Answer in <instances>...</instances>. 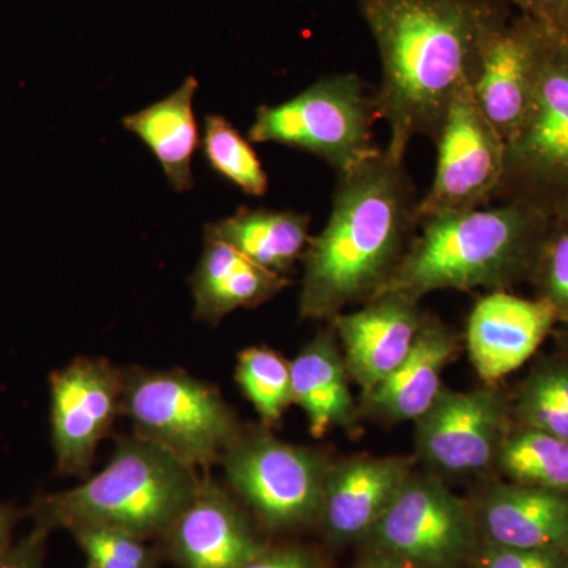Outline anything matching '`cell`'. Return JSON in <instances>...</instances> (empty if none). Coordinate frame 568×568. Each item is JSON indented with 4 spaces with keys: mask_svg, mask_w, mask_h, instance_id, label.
<instances>
[{
    "mask_svg": "<svg viewBox=\"0 0 568 568\" xmlns=\"http://www.w3.org/2000/svg\"><path fill=\"white\" fill-rule=\"evenodd\" d=\"M504 0H358L381 59L377 119L405 163L414 138L436 141L448 106L473 82L485 44L506 24Z\"/></svg>",
    "mask_w": 568,
    "mask_h": 568,
    "instance_id": "obj_1",
    "label": "cell"
},
{
    "mask_svg": "<svg viewBox=\"0 0 568 568\" xmlns=\"http://www.w3.org/2000/svg\"><path fill=\"white\" fill-rule=\"evenodd\" d=\"M417 204L405 163L386 151L339 173L331 216L302 257V320L332 321L368 302L406 252Z\"/></svg>",
    "mask_w": 568,
    "mask_h": 568,
    "instance_id": "obj_2",
    "label": "cell"
},
{
    "mask_svg": "<svg viewBox=\"0 0 568 568\" xmlns=\"http://www.w3.org/2000/svg\"><path fill=\"white\" fill-rule=\"evenodd\" d=\"M417 226L420 233L369 301L394 295L418 304L436 291H499L536 264L547 219L534 205L506 201L432 216Z\"/></svg>",
    "mask_w": 568,
    "mask_h": 568,
    "instance_id": "obj_3",
    "label": "cell"
},
{
    "mask_svg": "<svg viewBox=\"0 0 568 568\" xmlns=\"http://www.w3.org/2000/svg\"><path fill=\"white\" fill-rule=\"evenodd\" d=\"M196 467L136 433L118 440L108 465L63 491L40 495L26 510L33 526H102L159 541L201 484Z\"/></svg>",
    "mask_w": 568,
    "mask_h": 568,
    "instance_id": "obj_4",
    "label": "cell"
},
{
    "mask_svg": "<svg viewBox=\"0 0 568 568\" xmlns=\"http://www.w3.org/2000/svg\"><path fill=\"white\" fill-rule=\"evenodd\" d=\"M122 416L136 435L205 473L244 432L220 392L182 369L123 368Z\"/></svg>",
    "mask_w": 568,
    "mask_h": 568,
    "instance_id": "obj_5",
    "label": "cell"
},
{
    "mask_svg": "<svg viewBox=\"0 0 568 568\" xmlns=\"http://www.w3.org/2000/svg\"><path fill=\"white\" fill-rule=\"evenodd\" d=\"M375 93L355 73L328 74L278 104L257 108L248 138L308 152L336 173L375 155Z\"/></svg>",
    "mask_w": 568,
    "mask_h": 568,
    "instance_id": "obj_6",
    "label": "cell"
},
{
    "mask_svg": "<svg viewBox=\"0 0 568 568\" xmlns=\"http://www.w3.org/2000/svg\"><path fill=\"white\" fill-rule=\"evenodd\" d=\"M220 465L231 489L267 529L302 528L320 519L328 463L308 447L244 429Z\"/></svg>",
    "mask_w": 568,
    "mask_h": 568,
    "instance_id": "obj_7",
    "label": "cell"
},
{
    "mask_svg": "<svg viewBox=\"0 0 568 568\" xmlns=\"http://www.w3.org/2000/svg\"><path fill=\"white\" fill-rule=\"evenodd\" d=\"M568 194V41L549 29L528 114L507 142L506 173L495 201Z\"/></svg>",
    "mask_w": 568,
    "mask_h": 568,
    "instance_id": "obj_8",
    "label": "cell"
},
{
    "mask_svg": "<svg viewBox=\"0 0 568 568\" xmlns=\"http://www.w3.org/2000/svg\"><path fill=\"white\" fill-rule=\"evenodd\" d=\"M435 142V179L418 201L417 224L491 204L506 173L507 145L478 108L470 82L455 93Z\"/></svg>",
    "mask_w": 568,
    "mask_h": 568,
    "instance_id": "obj_9",
    "label": "cell"
},
{
    "mask_svg": "<svg viewBox=\"0 0 568 568\" xmlns=\"http://www.w3.org/2000/svg\"><path fill=\"white\" fill-rule=\"evenodd\" d=\"M369 537L381 555L418 568L458 567L476 541L473 515L436 478L410 476Z\"/></svg>",
    "mask_w": 568,
    "mask_h": 568,
    "instance_id": "obj_10",
    "label": "cell"
},
{
    "mask_svg": "<svg viewBox=\"0 0 568 568\" xmlns=\"http://www.w3.org/2000/svg\"><path fill=\"white\" fill-rule=\"evenodd\" d=\"M123 368L102 357H78L50 376L55 469L84 477L97 448L122 416Z\"/></svg>",
    "mask_w": 568,
    "mask_h": 568,
    "instance_id": "obj_11",
    "label": "cell"
},
{
    "mask_svg": "<svg viewBox=\"0 0 568 568\" xmlns=\"http://www.w3.org/2000/svg\"><path fill=\"white\" fill-rule=\"evenodd\" d=\"M416 424L418 457L429 466L454 476L480 473L506 439V402L491 384L467 392L443 387Z\"/></svg>",
    "mask_w": 568,
    "mask_h": 568,
    "instance_id": "obj_12",
    "label": "cell"
},
{
    "mask_svg": "<svg viewBox=\"0 0 568 568\" xmlns=\"http://www.w3.org/2000/svg\"><path fill=\"white\" fill-rule=\"evenodd\" d=\"M155 544L163 559L179 568H241L267 548L230 493L207 473Z\"/></svg>",
    "mask_w": 568,
    "mask_h": 568,
    "instance_id": "obj_13",
    "label": "cell"
},
{
    "mask_svg": "<svg viewBox=\"0 0 568 568\" xmlns=\"http://www.w3.org/2000/svg\"><path fill=\"white\" fill-rule=\"evenodd\" d=\"M549 29L532 17L511 24L507 21L481 52L470 88L506 145L528 114Z\"/></svg>",
    "mask_w": 568,
    "mask_h": 568,
    "instance_id": "obj_14",
    "label": "cell"
},
{
    "mask_svg": "<svg viewBox=\"0 0 568 568\" xmlns=\"http://www.w3.org/2000/svg\"><path fill=\"white\" fill-rule=\"evenodd\" d=\"M425 320L416 302L386 295L328 321L339 342L347 373L364 399L405 362Z\"/></svg>",
    "mask_w": 568,
    "mask_h": 568,
    "instance_id": "obj_15",
    "label": "cell"
},
{
    "mask_svg": "<svg viewBox=\"0 0 568 568\" xmlns=\"http://www.w3.org/2000/svg\"><path fill=\"white\" fill-rule=\"evenodd\" d=\"M559 315L545 298L529 301L495 291L478 298L466 327L470 364L487 384L526 364Z\"/></svg>",
    "mask_w": 568,
    "mask_h": 568,
    "instance_id": "obj_16",
    "label": "cell"
},
{
    "mask_svg": "<svg viewBox=\"0 0 568 568\" xmlns=\"http://www.w3.org/2000/svg\"><path fill=\"white\" fill-rule=\"evenodd\" d=\"M416 462L414 457H357L328 465L320 514L327 536L336 541L369 536L413 476Z\"/></svg>",
    "mask_w": 568,
    "mask_h": 568,
    "instance_id": "obj_17",
    "label": "cell"
},
{
    "mask_svg": "<svg viewBox=\"0 0 568 568\" xmlns=\"http://www.w3.org/2000/svg\"><path fill=\"white\" fill-rule=\"evenodd\" d=\"M481 525L499 547H568V495L532 485H500L481 503Z\"/></svg>",
    "mask_w": 568,
    "mask_h": 568,
    "instance_id": "obj_18",
    "label": "cell"
},
{
    "mask_svg": "<svg viewBox=\"0 0 568 568\" xmlns=\"http://www.w3.org/2000/svg\"><path fill=\"white\" fill-rule=\"evenodd\" d=\"M290 283L286 276L261 267L233 246L204 237L203 254L190 276L194 317L219 324L235 310L271 301Z\"/></svg>",
    "mask_w": 568,
    "mask_h": 568,
    "instance_id": "obj_19",
    "label": "cell"
},
{
    "mask_svg": "<svg viewBox=\"0 0 568 568\" xmlns=\"http://www.w3.org/2000/svg\"><path fill=\"white\" fill-rule=\"evenodd\" d=\"M334 327L325 328L291 362L293 405L304 410L310 435L320 439L334 428L351 429L357 410Z\"/></svg>",
    "mask_w": 568,
    "mask_h": 568,
    "instance_id": "obj_20",
    "label": "cell"
},
{
    "mask_svg": "<svg viewBox=\"0 0 568 568\" xmlns=\"http://www.w3.org/2000/svg\"><path fill=\"white\" fill-rule=\"evenodd\" d=\"M458 345L452 328L426 316L405 362L365 399L366 405L388 422H416L443 388L440 377Z\"/></svg>",
    "mask_w": 568,
    "mask_h": 568,
    "instance_id": "obj_21",
    "label": "cell"
},
{
    "mask_svg": "<svg viewBox=\"0 0 568 568\" xmlns=\"http://www.w3.org/2000/svg\"><path fill=\"white\" fill-rule=\"evenodd\" d=\"M197 88L196 78H185L170 95L123 119L125 130L151 149L178 193L189 192L194 185L193 156L201 144L193 110Z\"/></svg>",
    "mask_w": 568,
    "mask_h": 568,
    "instance_id": "obj_22",
    "label": "cell"
},
{
    "mask_svg": "<svg viewBox=\"0 0 568 568\" xmlns=\"http://www.w3.org/2000/svg\"><path fill=\"white\" fill-rule=\"evenodd\" d=\"M204 237L216 239L245 254L253 263L286 276L304 257L310 242V215L293 211L239 209L209 224Z\"/></svg>",
    "mask_w": 568,
    "mask_h": 568,
    "instance_id": "obj_23",
    "label": "cell"
},
{
    "mask_svg": "<svg viewBox=\"0 0 568 568\" xmlns=\"http://www.w3.org/2000/svg\"><path fill=\"white\" fill-rule=\"evenodd\" d=\"M497 463L515 484L568 495V440L562 437L521 428L504 439Z\"/></svg>",
    "mask_w": 568,
    "mask_h": 568,
    "instance_id": "obj_24",
    "label": "cell"
},
{
    "mask_svg": "<svg viewBox=\"0 0 568 568\" xmlns=\"http://www.w3.org/2000/svg\"><path fill=\"white\" fill-rule=\"evenodd\" d=\"M235 383L267 429L278 425L287 407L293 405L291 362L271 347L242 351L235 365Z\"/></svg>",
    "mask_w": 568,
    "mask_h": 568,
    "instance_id": "obj_25",
    "label": "cell"
},
{
    "mask_svg": "<svg viewBox=\"0 0 568 568\" xmlns=\"http://www.w3.org/2000/svg\"><path fill=\"white\" fill-rule=\"evenodd\" d=\"M203 145L209 166L216 174L248 196L261 197L267 193L268 178L260 156L226 118L219 114L205 118Z\"/></svg>",
    "mask_w": 568,
    "mask_h": 568,
    "instance_id": "obj_26",
    "label": "cell"
},
{
    "mask_svg": "<svg viewBox=\"0 0 568 568\" xmlns=\"http://www.w3.org/2000/svg\"><path fill=\"white\" fill-rule=\"evenodd\" d=\"M517 414L523 428L568 440V364L538 366L519 390Z\"/></svg>",
    "mask_w": 568,
    "mask_h": 568,
    "instance_id": "obj_27",
    "label": "cell"
},
{
    "mask_svg": "<svg viewBox=\"0 0 568 568\" xmlns=\"http://www.w3.org/2000/svg\"><path fill=\"white\" fill-rule=\"evenodd\" d=\"M92 568H159V545H151L123 530L102 526H78L67 530Z\"/></svg>",
    "mask_w": 568,
    "mask_h": 568,
    "instance_id": "obj_28",
    "label": "cell"
},
{
    "mask_svg": "<svg viewBox=\"0 0 568 568\" xmlns=\"http://www.w3.org/2000/svg\"><path fill=\"white\" fill-rule=\"evenodd\" d=\"M545 301L568 317V223L541 242L536 261Z\"/></svg>",
    "mask_w": 568,
    "mask_h": 568,
    "instance_id": "obj_29",
    "label": "cell"
},
{
    "mask_svg": "<svg viewBox=\"0 0 568 568\" xmlns=\"http://www.w3.org/2000/svg\"><path fill=\"white\" fill-rule=\"evenodd\" d=\"M567 560L555 549H519L491 545L480 558V568H564Z\"/></svg>",
    "mask_w": 568,
    "mask_h": 568,
    "instance_id": "obj_30",
    "label": "cell"
},
{
    "mask_svg": "<svg viewBox=\"0 0 568 568\" xmlns=\"http://www.w3.org/2000/svg\"><path fill=\"white\" fill-rule=\"evenodd\" d=\"M51 532L33 526L28 536L0 548V568H44Z\"/></svg>",
    "mask_w": 568,
    "mask_h": 568,
    "instance_id": "obj_31",
    "label": "cell"
},
{
    "mask_svg": "<svg viewBox=\"0 0 568 568\" xmlns=\"http://www.w3.org/2000/svg\"><path fill=\"white\" fill-rule=\"evenodd\" d=\"M241 568H320L312 552L302 548H265Z\"/></svg>",
    "mask_w": 568,
    "mask_h": 568,
    "instance_id": "obj_32",
    "label": "cell"
},
{
    "mask_svg": "<svg viewBox=\"0 0 568 568\" xmlns=\"http://www.w3.org/2000/svg\"><path fill=\"white\" fill-rule=\"evenodd\" d=\"M22 517H26V511L18 510L10 504H0V548L13 541L14 529Z\"/></svg>",
    "mask_w": 568,
    "mask_h": 568,
    "instance_id": "obj_33",
    "label": "cell"
},
{
    "mask_svg": "<svg viewBox=\"0 0 568 568\" xmlns=\"http://www.w3.org/2000/svg\"><path fill=\"white\" fill-rule=\"evenodd\" d=\"M545 3L549 28L564 32V26H568V0H545Z\"/></svg>",
    "mask_w": 568,
    "mask_h": 568,
    "instance_id": "obj_34",
    "label": "cell"
},
{
    "mask_svg": "<svg viewBox=\"0 0 568 568\" xmlns=\"http://www.w3.org/2000/svg\"><path fill=\"white\" fill-rule=\"evenodd\" d=\"M508 2L517 3L529 17L536 18V20L548 26L547 3H545V0H508Z\"/></svg>",
    "mask_w": 568,
    "mask_h": 568,
    "instance_id": "obj_35",
    "label": "cell"
},
{
    "mask_svg": "<svg viewBox=\"0 0 568 568\" xmlns=\"http://www.w3.org/2000/svg\"><path fill=\"white\" fill-rule=\"evenodd\" d=\"M355 568H406L405 564L398 562V560L388 558L386 555L376 556L364 562L358 564Z\"/></svg>",
    "mask_w": 568,
    "mask_h": 568,
    "instance_id": "obj_36",
    "label": "cell"
},
{
    "mask_svg": "<svg viewBox=\"0 0 568 568\" xmlns=\"http://www.w3.org/2000/svg\"><path fill=\"white\" fill-rule=\"evenodd\" d=\"M564 568H568V560H567L566 567H564Z\"/></svg>",
    "mask_w": 568,
    "mask_h": 568,
    "instance_id": "obj_37",
    "label": "cell"
},
{
    "mask_svg": "<svg viewBox=\"0 0 568 568\" xmlns=\"http://www.w3.org/2000/svg\"><path fill=\"white\" fill-rule=\"evenodd\" d=\"M84 568H92V567L85 566Z\"/></svg>",
    "mask_w": 568,
    "mask_h": 568,
    "instance_id": "obj_38",
    "label": "cell"
}]
</instances>
